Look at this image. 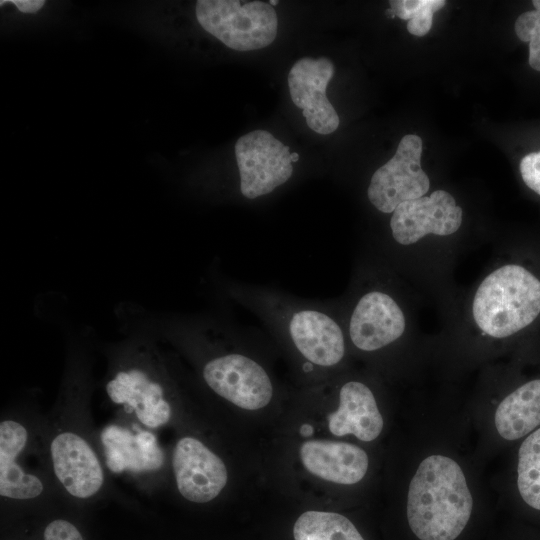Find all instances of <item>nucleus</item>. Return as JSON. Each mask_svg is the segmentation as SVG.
I'll list each match as a JSON object with an SVG mask.
<instances>
[{"label": "nucleus", "mask_w": 540, "mask_h": 540, "mask_svg": "<svg viewBox=\"0 0 540 540\" xmlns=\"http://www.w3.org/2000/svg\"><path fill=\"white\" fill-rule=\"evenodd\" d=\"M235 294L305 359L304 371L333 367L343 359V325L327 306L256 286H244Z\"/></svg>", "instance_id": "obj_1"}, {"label": "nucleus", "mask_w": 540, "mask_h": 540, "mask_svg": "<svg viewBox=\"0 0 540 540\" xmlns=\"http://www.w3.org/2000/svg\"><path fill=\"white\" fill-rule=\"evenodd\" d=\"M473 499L461 467L431 455L417 468L407 495V520L420 540H454L466 527Z\"/></svg>", "instance_id": "obj_2"}, {"label": "nucleus", "mask_w": 540, "mask_h": 540, "mask_svg": "<svg viewBox=\"0 0 540 540\" xmlns=\"http://www.w3.org/2000/svg\"><path fill=\"white\" fill-rule=\"evenodd\" d=\"M472 315L493 338H506L530 326L540 315V279L519 264L491 272L476 290Z\"/></svg>", "instance_id": "obj_3"}, {"label": "nucleus", "mask_w": 540, "mask_h": 540, "mask_svg": "<svg viewBox=\"0 0 540 540\" xmlns=\"http://www.w3.org/2000/svg\"><path fill=\"white\" fill-rule=\"evenodd\" d=\"M196 18L205 31L237 51L262 49L277 35L276 11L262 1L199 0Z\"/></svg>", "instance_id": "obj_4"}, {"label": "nucleus", "mask_w": 540, "mask_h": 540, "mask_svg": "<svg viewBox=\"0 0 540 540\" xmlns=\"http://www.w3.org/2000/svg\"><path fill=\"white\" fill-rule=\"evenodd\" d=\"M235 156L240 192L246 199L270 194L293 175L289 147L265 130L241 136L235 144Z\"/></svg>", "instance_id": "obj_5"}, {"label": "nucleus", "mask_w": 540, "mask_h": 540, "mask_svg": "<svg viewBox=\"0 0 540 540\" xmlns=\"http://www.w3.org/2000/svg\"><path fill=\"white\" fill-rule=\"evenodd\" d=\"M422 139L405 135L394 156L372 175L367 189L370 203L382 213H391L403 202L425 196L430 180L421 167Z\"/></svg>", "instance_id": "obj_6"}, {"label": "nucleus", "mask_w": 540, "mask_h": 540, "mask_svg": "<svg viewBox=\"0 0 540 540\" xmlns=\"http://www.w3.org/2000/svg\"><path fill=\"white\" fill-rule=\"evenodd\" d=\"M206 384L219 396L245 410H259L273 397L271 379L257 361L240 353L209 360L203 367Z\"/></svg>", "instance_id": "obj_7"}, {"label": "nucleus", "mask_w": 540, "mask_h": 540, "mask_svg": "<svg viewBox=\"0 0 540 540\" xmlns=\"http://www.w3.org/2000/svg\"><path fill=\"white\" fill-rule=\"evenodd\" d=\"M463 211L454 197L438 189L429 196L409 200L392 212L390 229L400 245H411L428 234L448 236L461 226Z\"/></svg>", "instance_id": "obj_8"}, {"label": "nucleus", "mask_w": 540, "mask_h": 540, "mask_svg": "<svg viewBox=\"0 0 540 540\" xmlns=\"http://www.w3.org/2000/svg\"><path fill=\"white\" fill-rule=\"evenodd\" d=\"M335 67L325 57H303L290 69L287 81L292 102L300 109L310 129L318 134L333 133L339 116L326 96Z\"/></svg>", "instance_id": "obj_9"}, {"label": "nucleus", "mask_w": 540, "mask_h": 540, "mask_svg": "<svg viewBox=\"0 0 540 540\" xmlns=\"http://www.w3.org/2000/svg\"><path fill=\"white\" fill-rule=\"evenodd\" d=\"M346 327L352 344L361 351L371 352L399 339L405 331L406 320L390 294L370 290L355 302Z\"/></svg>", "instance_id": "obj_10"}, {"label": "nucleus", "mask_w": 540, "mask_h": 540, "mask_svg": "<svg viewBox=\"0 0 540 540\" xmlns=\"http://www.w3.org/2000/svg\"><path fill=\"white\" fill-rule=\"evenodd\" d=\"M177 488L187 500L205 503L216 498L227 483L223 461L201 441L184 437L173 453Z\"/></svg>", "instance_id": "obj_11"}, {"label": "nucleus", "mask_w": 540, "mask_h": 540, "mask_svg": "<svg viewBox=\"0 0 540 540\" xmlns=\"http://www.w3.org/2000/svg\"><path fill=\"white\" fill-rule=\"evenodd\" d=\"M55 474L65 489L78 498H88L103 484V471L97 456L80 436L65 432L51 443Z\"/></svg>", "instance_id": "obj_12"}, {"label": "nucleus", "mask_w": 540, "mask_h": 540, "mask_svg": "<svg viewBox=\"0 0 540 540\" xmlns=\"http://www.w3.org/2000/svg\"><path fill=\"white\" fill-rule=\"evenodd\" d=\"M300 458L306 470L314 476L343 485L361 481L369 463L367 453L359 446L330 440L303 442Z\"/></svg>", "instance_id": "obj_13"}, {"label": "nucleus", "mask_w": 540, "mask_h": 540, "mask_svg": "<svg viewBox=\"0 0 540 540\" xmlns=\"http://www.w3.org/2000/svg\"><path fill=\"white\" fill-rule=\"evenodd\" d=\"M335 436L352 434L361 441L376 439L383 429V418L371 389L359 381H348L339 390V406L328 416Z\"/></svg>", "instance_id": "obj_14"}, {"label": "nucleus", "mask_w": 540, "mask_h": 540, "mask_svg": "<svg viewBox=\"0 0 540 540\" xmlns=\"http://www.w3.org/2000/svg\"><path fill=\"white\" fill-rule=\"evenodd\" d=\"M110 399L134 410L138 419L150 428L168 422L169 403L164 399L162 386L140 369L120 371L106 385Z\"/></svg>", "instance_id": "obj_15"}, {"label": "nucleus", "mask_w": 540, "mask_h": 540, "mask_svg": "<svg viewBox=\"0 0 540 540\" xmlns=\"http://www.w3.org/2000/svg\"><path fill=\"white\" fill-rule=\"evenodd\" d=\"M106 464L112 472H146L159 469L164 454L155 435L148 431L132 434L118 425H109L101 433Z\"/></svg>", "instance_id": "obj_16"}, {"label": "nucleus", "mask_w": 540, "mask_h": 540, "mask_svg": "<svg viewBox=\"0 0 540 540\" xmlns=\"http://www.w3.org/2000/svg\"><path fill=\"white\" fill-rule=\"evenodd\" d=\"M27 431L15 421L0 424V494L13 499L35 498L43 491L42 482L26 474L15 459L27 442Z\"/></svg>", "instance_id": "obj_17"}, {"label": "nucleus", "mask_w": 540, "mask_h": 540, "mask_svg": "<svg viewBox=\"0 0 540 540\" xmlns=\"http://www.w3.org/2000/svg\"><path fill=\"white\" fill-rule=\"evenodd\" d=\"M540 425V379L524 383L507 395L495 412V427L506 440H516Z\"/></svg>", "instance_id": "obj_18"}, {"label": "nucleus", "mask_w": 540, "mask_h": 540, "mask_svg": "<svg viewBox=\"0 0 540 540\" xmlns=\"http://www.w3.org/2000/svg\"><path fill=\"white\" fill-rule=\"evenodd\" d=\"M295 540H364L354 524L336 512L306 511L293 527Z\"/></svg>", "instance_id": "obj_19"}, {"label": "nucleus", "mask_w": 540, "mask_h": 540, "mask_svg": "<svg viewBox=\"0 0 540 540\" xmlns=\"http://www.w3.org/2000/svg\"><path fill=\"white\" fill-rule=\"evenodd\" d=\"M517 485L530 507L540 510V428L521 444L518 452Z\"/></svg>", "instance_id": "obj_20"}, {"label": "nucleus", "mask_w": 540, "mask_h": 540, "mask_svg": "<svg viewBox=\"0 0 540 540\" xmlns=\"http://www.w3.org/2000/svg\"><path fill=\"white\" fill-rule=\"evenodd\" d=\"M386 14L408 20L407 30L412 35H426L432 27L433 14L443 8L445 0H392Z\"/></svg>", "instance_id": "obj_21"}, {"label": "nucleus", "mask_w": 540, "mask_h": 540, "mask_svg": "<svg viewBox=\"0 0 540 540\" xmlns=\"http://www.w3.org/2000/svg\"><path fill=\"white\" fill-rule=\"evenodd\" d=\"M532 4L534 9L520 14L514 29L521 41L529 43V65L540 72V0H534Z\"/></svg>", "instance_id": "obj_22"}, {"label": "nucleus", "mask_w": 540, "mask_h": 540, "mask_svg": "<svg viewBox=\"0 0 540 540\" xmlns=\"http://www.w3.org/2000/svg\"><path fill=\"white\" fill-rule=\"evenodd\" d=\"M519 169L526 186L540 196V151L525 155Z\"/></svg>", "instance_id": "obj_23"}, {"label": "nucleus", "mask_w": 540, "mask_h": 540, "mask_svg": "<svg viewBox=\"0 0 540 540\" xmlns=\"http://www.w3.org/2000/svg\"><path fill=\"white\" fill-rule=\"evenodd\" d=\"M44 540H83L79 530L70 522L57 519L47 525Z\"/></svg>", "instance_id": "obj_24"}, {"label": "nucleus", "mask_w": 540, "mask_h": 540, "mask_svg": "<svg viewBox=\"0 0 540 540\" xmlns=\"http://www.w3.org/2000/svg\"><path fill=\"white\" fill-rule=\"evenodd\" d=\"M21 12L23 13H36L43 5V0H11Z\"/></svg>", "instance_id": "obj_25"}, {"label": "nucleus", "mask_w": 540, "mask_h": 540, "mask_svg": "<svg viewBox=\"0 0 540 540\" xmlns=\"http://www.w3.org/2000/svg\"><path fill=\"white\" fill-rule=\"evenodd\" d=\"M291 160L292 162H297L299 160V155L298 153L294 152V153H291Z\"/></svg>", "instance_id": "obj_26"}, {"label": "nucleus", "mask_w": 540, "mask_h": 540, "mask_svg": "<svg viewBox=\"0 0 540 540\" xmlns=\"http://www.w3.org/2000/svg\"><path fill=\"white\" fill-rule=\"evenodd\" d=\"M269 4H271V5H276V4H278V1H277V0H270V1H269Z\"/></svg>", "instance_id": "obj_27"}]
</instances>
